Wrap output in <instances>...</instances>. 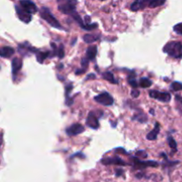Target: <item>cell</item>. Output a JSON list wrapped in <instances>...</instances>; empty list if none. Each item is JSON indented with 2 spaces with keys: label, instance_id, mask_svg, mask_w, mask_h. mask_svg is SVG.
<instances>
[{
  "label": "cell",
  "instance_id": "obj_1",
  "mask_svg": "<svg viewBox=\"0 0 182 182\" xmlns=\"http://www.w3.org/2000/svg\"><path fill=\"white\" fill-rule=\"evenodd\" d=\"M163 51L171 57L179 59L182 57V44L177 41H171L164 45Z\"/></svg>",
  "mask_w": 182,
  "mask_h": 182
},
{
  "label": "cell",
  "instance_id": "obj_2",
  "mask_svg": "<svg viewBox=\"0 0 182 182\" xmlns=\"http://www.w3.org/2000/svg\"><path fill=\"white\" fill-rule=\"evenodd\" d=\"M58 9L65 14L72 15L75 13V6L77 4L76 0H57Z\"/></svg>",
  "mask_w": 182,
  "mask_h": 182
},
{
  "label": "cell",
  "instance_id": "obj_3",
  "mask_svg": "<svg viewBox=\"0 0 182 182\" xmlns=\"http://www.w3.org/2000/svg\"><path fill=\"white\" fill-rule=\"evenodd\" d=\"M40 16L52 27L55 28V29H61V25L60 24V22L57 20V19L51 13V12L47 8H42L40 11Z\"/></svg>",
  "mask_w": 182,
  "mask_h": 182
},
{
  "label": "cell",
  "instance_id": "obj_4",
  "mask_svg": "<svg viewBox=\"0 0 182 182\" xmlns=\"http://www.w3.org/2000/svg\"><path fill=\"white\" fill-rule=\"evenodd\" d=\"M94 100L95 101H97L98 103H100L103 106H111V105H113L114 103L112 96L107 93H103L100 95L95 96Z\"/></svg>",
  "mask_w": 182,
  "mask_h": 182
},
{
  "label": "cell",
  "instance_id": "obj_5",
  "mask_svg": "<svg viewBox=\"0 0 182 182\" xmlns=\"http://www.w3.org/2000/svg\"><path fill=\"white\" fill-rule=\"evenodd\" d=\"M149 96L153 99H156L157 101H162V102H169L171 101V94L169 93H162L158 91H150Z\"/></svg>",
  "mask_w": 182,
  "mask_h": 182
},
{
  "label": "cell",
  "instance_id": "obj_6",
  "mask_svg": "<svg viewBox=\"0 0 182 182\" xmlns=\"http://www.w3.org/2000/svg\"><path fill=\"white\" fill-rule=\"evenodd\" d=\"M20 5L29 13L33 14L38 12V7L31 0H20Z\"/></svg>",
  "mask_w": 182,
  "mask_h": 182
},
{
  "label": "cell",
  "instance_id": "obj_7",
  "mask_svg": "<svg viewBox=\"0 0 182 182\" xmlns=\"http://www.w3.org/2000/svg\"><path fill=\"white\" fill-rule=\"evenodd\" d=\"M15 10H16V13H17L19 19L21 21H23L24 23H29V22L31 21V14L25 11L20 6V7L19 6H15Z\"/></svg>",
  "mask_w": 182,
  "mask_h": 182
},
{
  "label": "cell",
  "instance_id": "obj_8",
  "mask_svg": "<svg viewBox=\"0 0 182 182\" xmlns=\"http://www.w3.org/2000/svg\"><path fill=\"white\" fill-rule=\"evenodd\" d=\"M133 164H134V168L136 169H144L146 167H157L158 166V163L155 161L143 162V161H140L138 158H133Z\"/></svg>",
  "mask_w": 182,
  "mask_h": 182
},
{
  "label": "cell",
  "instance_id": "obj_9",
  "mask_svg": "<svg viewBox=\"0 0 182 182\" xmlns=\"http://www.w3.org/2000/svg\"><path fill=\"white\" fill-rule=\"evenodd\" d=\"M84 131V127L80 124H74L71 126L66 129V132L69 136H75L80 134L81 132Z\"/></svg>",
  "mask_w": 182,
  "mask_h": 182
},
{
  "label": "cell",
  "instance_id": "obj_10",
  "mask_svg": "<svg viewBox=\"0 0 182 182\" xmlns=\"http://www.w3.org/2000/svg\"><path fill=\"white\" fill-rule=\"evenodd\" d=\"M86 124L87 125L92 128V129H98L99 126H100V124H99V121H98V118L96 117L95 114L93 112H90L89 115H88L87 120H86Z\"/></svg>",
  "mask_w": 182,
  "mask_h": 182
},
{
  "label": "cell",
  "instance_id": "obj_11",
  "mask_svg": "<svg viewBox=\"0 0 182 182\" xmlns=\"http://www.w3.org/2000/svg\"><path fill=\"white\" fill-rule=\"evenodd\" d=\"M101 163L105 165H108V164H116V165H125L126 163L121 159L119 157H107V158H103L101 160Z\"/></svg>",
  "mask_w": 182,
  "mask_h": 182
},
{
  "label": "cell",
  "instance_id": "obj_12",
  "mask_svg": "<svg viewBox=\"0 0 182 182\" xmlns=\"http://www.w3.org/2000/svg\"><path fill=\"white\" fill-rule=\"evenodd\" d=\"M22 67V61L19 58H14L12 61V69H13V75H17V73L20 71V69Z\"/></svg>",
  "mask_w": 182,
  "mask_h": 182
},
{
  "label": "cell",
  "instance_id": "obj_13",
  "mask_svg": "<svg viewBox=\"0 0 182 182\" xmlns=\"http://www.w3.org/2000/svg\"><path fill=\"white\" fill-rule=\"evenodd\" d=\"M159 132H160V126H159V124H158V123H156L155 128H154L151 132H148V134L147 135V139H149V140H155V139L157 138Z\"/></svg>",
  "mask_w": 182,
  "mask_h": 182
},
{
  "label": "cell",
  "instance_id": "obj_14",
  "mask_svg": "<svg viewBox=\"0 0 182 182\" xmlns=\"http://www.w3.org/2000/svg\"><path fill=\"white\" fill-rule=\"evenodd\" d=\"M96 54H97V46L96 45L89 46L86 50V58L88 60H90V61L94 60Z\"/></svg>",
  "mask_w": 182,
  "mask_h": 182
},
{
  "label": "cell",
  "instance_id": "obj_15",
  "mask_svg": "<svg viewBox=\"0 0 182 182\" xmlns=\"http://www.w3.org/2000/svg\"><path fill=\"white\" fill-rule=\"evenodd\" d=\"M13 53H14V50L10 46H4L3 48H1L0 55L3 58H9L12 56Z\"/></svg>",
  "mask_w": 182,
  "mask_h": 182
},
{
  "label": "cell",
  "instance_id": "obj_16",
  "mask_svg": "<svg viewBox=\"0 0 182 182\" xmlns=\"http://www.w3.org/2000/svg\"><path fill=\"white\" fill-rule=\"evenodd\" d=\"M83 38H84V41L85 43L90 44V43H93V42H95V41H98L100 37L99 36H95V35H92V34H86V35L84 36Z\"/></svg>",
  "mask_w": 182,
  "mask_h": 182
},
{
  "label": "cell",
  "instance_id": "obj_17",
  "mask_svg": "<svg viewBox=\"0 0 182 182\" xmlns=\"http://www.w3.org/2000/svg\"><path fill=\"white\" fill-rule=\"evenodd\" d=\"M50 54V52H38L37 53V60L39 63H43L44 60Z\"/></svg>",
  "mask_w": 182,
  "mask_h": 182
},
{
  "label": "cell",
  "instance_id": "obj_18",
  "mask_svg": "<svg viewBox=\"0 0 182 182\" xmlns=\"http://www.w3.org/2000/svg\"><path fill=\"white\" fill-rule=\"evenodd\" d=\"M102 76H103V78H104L105 80L110 82V83H112V84H116V83H117V82L116 81V79H115V77H114V75L111 72H105V73L102 74Z\"/></svg>",
  "mask_w": 182,
  "mask_h": 182
},
{
  "label": "cell",
  "instance_id": "obj_19",
  "mask_svg": "<svg viewBox=\"0 0 182 182\" xmlns=\"http://www.w3.org/2000/svg\"><path fill=\"white\" fill-rule=\"evenodd\" d=\"M139 9H143V5H142V2L140 1H138V0H136L134 3H132V6H131V10L132 11H134V12H136V11H139Z\"/></svg>",
  "mask_w": 182,
  "mask_h": 182
},
{
  "label": "cell",
  "instance_id": "obj_20",
  "mask_svg": "<svg viewBox=\"0 0 182 182\" xmlns=\"http://www.w3.org/2000/svg\"><path fill=\"white\" fill-rule=\"evenodd\" d=\"M165 3V0H153L150 4L148 5V7L151 8H155V7H158L163 6Z\"/></svg>",
  "mask_w": 182,
  "mask_h": 182
},
{
  "label": "cell",
  "instance_id": "obj_21",
  "mask_svg": "<svg viewBox=\"0 0 182 182\" xmlns=\"http://www.w3.org/2000/svg\"><path fill=\"white\" fill-rule=\"evenodd\" d=\"M151 84H152V82L148 78H142L140 79V82H139V85L142 88H148L151 86Z\"/></svg>",
  "mask_w": 182,
  "mask_h": 182
},
{
  "label": "cell",
  "instance_id": "obj_22",
  "mask_svg": "<svg viewBox=\"0 0 182 182\" xmlns=\"http://www.w3.org/2000/svg\"><path fill=\"white\" fill-rule=\"evenodd\" d=\"M133 119L138 120L139 122H140V123H145V122H147V116L143 113L139 112L138 115H135L133 116Z\"/></svg>",
  "mask_w": 182,
  "mask_h": 182
},
{
  "label": "cell",
  "instance_id": "obj_23",
  "mask_svg": "<svg viewBox=\"0 0 182 182\" xmlns=\"http://www.w3.org/2000/svg\"><path fill=\"white\" fill-rule=\"evenodd\" d=\"M98 27L97 23H88V24H84L81 28L83 30H94Z\"/></svg>",
  "mask_w": 182,
  "mask_h": 182
},
{
  "label": "cell",
  "instance_id": "obj_24",
  "mask_svg": "<svg viewBox=\"0 0 182 182\" xmlns=\"http://www.w3.org/2000/svg\"><path fill=\"white\" fill-rule=\"evenodd\" d=\"M171 89L173 91H180L182 90V83H180V82H173L171 84Z\"/></svg>",
  "mask_w": 182,
  "mask_h": 182
},
{
  "label": "cell",
  "instance_id": "obj_25",
  "mask_svg": "<svg viewBox=\"0 0 182 182\" xmlns=\"http://www.w3.org/2000/svg\"><path fill=\"white\" fill-rule=\"evenodd\" d=\"M168 144H169L171 148H172V149H174V150L177 149V143H176V141L174 140V139L172 138L171 136H169V137H168Z\"/></svg>",
  "mask_w": 182,
  "mask_h": 182
},
{
  "label": "cell",
  "instance_id": "obj_26",
  "mask_svg": "<svg viewBox=\"0 0 182 182\" xmlns=\"http://www.w3.org/2000/svg\"><path fill=\"white\" fill-rule=\"evenodd\" d=\"M128 82L133 88L138 87V84H137V81L135 80V76L134 75H130L129 79H128Z\"/></svg>",
  "mask_w": 182,
  "mask_h": 182
},
{
  "label": "cell",
  "instance_id": "obj_27",
  "mask_svg": "<svg viewBox=\"0 0 182 182\" xmlns=\"http://www.w3.org/2000/svg\"><path fill=\"white\" fill-rule=\"evenodd\" d=\"M72 17H73V19L75 20V21H76V22H77V23H78L79 25H80V27H82V26L84 25L83 20L81 19V17H80V16H79V15H78L77 13H73V14H72Z\"/></svg>",
  "mask_w": 182,
  "mask_h": 182
},
{
  "label": "cell",
  "instance_id": "obj_28",
  "mask_svg": "<svg viewBox=\"0 0 182 182\" xmlns=\"http://www.w3.org/2000/svg\"><path fill=\"white\" fill-rule=\"evenodd\" d=\"M173 30L180 34V35H182V23H179V24H176L174 27H173Z\"/></svg>",
  "mask_w": 182,
  "mask_h": 182
},
{
  "label": "cell",
  "instance_id": "obj_29",
  "mask_svg": "<svg viewBox=\"0 0 182 182\" xmlns=\"http://www.w3.org/2000/svg\"><path fill=\"white\" fill-rule=\"evenodd\" d=\"M64 55H65L64 47H63L62 44H61L60 47H59V49H58V57H59L60 59H62L63 57H64Z\"/></svg>",
  "mask_w": 182,
  "mask_h": 182
},
{
  "label": "cell",
  "instance_id": "obj_30",
  "mask_svg": "<svg viewBox=\"0 0 182 182\" xmlns=\"http://www.w3.org/2000/svg\"><path fill=\"white\" fill-rule=\"evenodd\" d=\"M72 88H73V85L72 84H68V85H66V87H65V90H66V92H65V93H66V99H69V93H70V91L72 90Z\"/></svg>",
  "mask_w": 182,
  "mask_h": 182
},
{
  "label": "cell",
  "instance_id": "obj_31",
  "mask_svg": "<svg viewBox=\"0 0 182 182\" xmlns=\"http://www.w3.org/2000/svg\"><path fill=\"white\" fill-rule=\"evenodd\" d=\"M81 64H82V66H83L84 69H86V68H87V66H88V59L87 58H86V59H85V58H83V59H82Z\"/></svg>",
  "mask_w": 182,
  "mask_h": 182
},
{
  "label": "cell",
  "instance_id": "obj_32",
  "mask_svg": "<svg viewBox=\"0 0 182 182\" xmlns=\"http://www.w3.org/2000/svg\"><path fill=\"white\" fill-rule=\"evenodd\" d=\"M131 95L132 96V98H138L139 95V92L138 90H133V91H132Z\"/></svg>",
  "mask_w": 182,
  "mask_h": 182
},
{
  "label": "cell",
  "instance_id": "obj_33",
  "mask_svg": "<svg viewBox=\"0 0 182 182\" xmlns=\"http://www.w3.org/2000/svg\"><path fill=\"white\" fill-rule=\"evenodd\" d=\"M136 156L138 157H147V153L145 151H138L136 153Z\"/></svg>",
  "mask_w": 182,
  "mask_h": 182
},
{
  "label": "cell",
  "instance_id": "obj_34",
  "mask_svg": "<svg viewBox=\"0 0 182 182\" xmlns=\"http://www.w3.org/2000/svg\"><path fill=\"white\" fill-rule=\"evenodd\" d=\"M153 0H142L141 2H142V5H143V8H144L146 6H148V5H149L151 2H152Z\"/></svg>",
  "mask_w": 182,
  "mask_h": 182
},
{
  "label": "cell",
  "instance_id": "obj_35",
  "mask_svg": "<svg viewBox=\"0 0 182 182\" xmlns=\"http://www.w3.org/2000/svg\"><path fill=\"white\" fill-rule=\"evenodd\" d=\"M116 175L117 176V177L122 175V174H123V172H124V171H123V170H120V169H116Z\"/></svg>",
  "mask_w": 182,
  "mask_h": 182
},
{
  "label": "cell",
  "instance_id": "obj_36",
  "mask_svg": "<svg viewBox=\"0 0 182 182\" xmlns=\"http://www.w3.org/2000/svg\"><path fill=\"white\" fill-rule=\"evenodd\" d=\"M85 70H86V69H81V70H79V69H78V70H76V71H75V74H76V75H81V74H83L84 72H85Z\"/></svg>",
  "mask_w": 182,
  "mask_h": 182
},
{
  "label": "cell",
  "instance_id": "obj_37",
  "mask_svg": "<svg viewBox=\"0 0 182 182\" xmlns=\"http://www.w3.org/2000/svg\"><path fill=\"white\" fill-rule=\"evenodd\" d=\"M90 78H95L94 74H90V75H88V77H86V78H85V80H89Z\"/></svg>",
  "mask_w": 182,
  "mask_h": 182
},
{
  "label": "cell",
  "instance_id": "obj_38",
  "mask_svg": "<svg viewBox=\"0 0 182 182\" xmlns=\"http://www.w3.org/2000/svg\"><path fill=\"white\" fill-rule=\"evenodd\" d=\"M176 100H177V101H180V103L182 104V98L180 97V96H176Z\"/></svg>",
  "mask_w": 182,
  "mask_h": 182
},
{
  "label": "cell",
  "instance_id": "obj_39",
  "mask_svg": "<svg viewBox=\"0 0 182 182\" xmlns=\"http://www.w3.org/2000/svg\"><path fill=\"white\" fill-rule=\"evenodd\" d=\"M150 113L152 114V115H154V110H153V109H151V110H150Z\"/></svg>",
  "mask_w": 182,
  "mask_h": 182
},
{
  "label": "cell",
  "instance_id": "obj_40",
  "mask_svg": "<svg viewBox=\"0 0 182 182\" xmlns=\"http://www.w3.org/2000/svg\"><path fill=\"white\" fill-rule=\"evenodd\" d=\"M101 1H104V0H101Z\"/></svg>",
  "mask_w": 182,
  "mask_h": 182
},
{
  "label": "cell",
  "instance_id": "obj_41",
  "mask_svg": "<svg viewBox=\"0 0 182 182\" xmlns=\"http://www.w3.org/2000/svg\"><path fill=\"white\" fill-rule=\"evenodd\" d=\"M135 1H136V0H135Z\"/></svg>",
  "mask_w": 182,
  "mask_h": 182
}]
</instances>
